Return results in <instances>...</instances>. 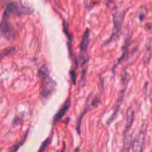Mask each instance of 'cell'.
<instances>
[{
    "mask_svg": "<svg viewBox=\"0 0 152 152\" xmlns=\"http://www.w3.org/2000/svg\"><path fill=\"white\" fill-rule=\"evenodd\" d=\"M39 75L42 80V90L40 93L42 99H47L50 97L55 88L54 82L49 77L48 70L46 66H42L39 69Z\"/></svg>",
    "mask_w": 152,
    "mask_h": 152,
    "instance_id": "cell-1",
    "label": "cell"
},
{
    "mask_svg": "<svg viewBox=\"0 0 152 152\" xmlns=\"http://www.w3.org/2000/svg\"><path fill=\"white\" fill-rule=\"evenodd\" d=\"M33 12L29 7L23 6L17 1H13L7 4L3 13L2 18L8 19L9 18H13L20 15L31 14Z\"/></svg>",
    "mask_w": 152,
    "mask_h": 152,
    "instance_id": "cell-2",
    "label": "cell"
},
{
    "mask_svg": "<svg viewBox=\"0 0 152 152\" xmlns=\"http://www.w3.org/2000/svg\"><path fill=\"white\" fill-rule=\"evenodd\" d=\"M0 36L9 42L16 39V31L8 19L2 18L0 23Z\"/></svg>",
    "mask_w": 152,
    "mask_h": 152,
    "instance_id": "cell-3",
    "label": "cell"
},
{
    "mask_svg": "<svg viewBox=\"0 0 152 152\" xmlns=\"http://www.w3.org/2000/svg\"><path fill=\"white\" fill-rule=\"evenodd\" d=\"M124 16H125V13H122V14H120L119 13H114V31H113L112 36H111V38L109 39L108 42H111V40H112L113 39L115 38V37L117 36V34L120 33Z\"/></svg>",
    "mask_w": 152,
    "mask_h": 152,
    "instance_id": "cell-4",
    "label": "cell"
},
{
    "mask_svg": "<svg viewBox=\"0 0 152 152\" xmlns=\"http://www.w3.org/2000/svg\"><path fill=\"white\" fill-rule=\"evenodd\" d=\"M70 106H71V101H70V99H68V100L65 102V103L63 105V106L59 110V111H58V112L56 113V115H55L54 119H53V123H54V124L56 123H57L59 120H60L63 117V116L66 114L68 110L69 109Z\"/></svg>",
    "mask_w": 152,
    "mask_h": 152,
    "instance_id": "cell-5",
    "label": "cell"
},
{
    "mask_svg": "<svg viewBox=\"0 0 152 152\" xmlns=\"http://www.w3.org/2000/svg\"><path fill=\"white\" fill-rule=\"evenodd\" d=\"M89 42V30L87 29L83 35L81 43H80V52L83 53H86L87 51L88 46Z\"/></svg>",
    "mask_w": 152,
    "mask_h": 152,
    "instance_id": "cell-6",
    "label": "cell"
},
{
    "mask_svg": "<svg viewBox=\"0 0 152 152\" xmlns=\"http://www.w3.org/2000/svg\"><path fill=\"white\" fill-rule=\"evenodd\" d=\"M15 50H16V48H7L2 50L0 52V60L5 57V56H7L14 53Z\"/></svg>",
    "mask_w": 152,
    "mask_h": 152,
    "instance_id": "cell-7",
    "label": "cell"
},
{
    "mask_svg": "<svg viewBox=\"0 0 152 152\" xmlns=\"http://www.w3.org/2000/svg\"><path fill=\"white\" fill-rule=\"evenodd\" d=\"M50 138H48V139H46L45 140L42 142V144L41 145V147H40V148L39 151H43V150H44L45 148L46 147L49 145V143H50Z\"/></svg>",
    "mask_w": 152,
    "mask_h": 152,
    "instance_id": "cell-8",
    "label": "cell"
},
{
    "mask_svg": "<svg viewBox=\"0 0 152 152\" xmlns=\"http://www.w3.org/2000/svg\"><path fill=\"white\" fill-rule=\"evenodd\" d=\"M70 74H71V78L72 80L73 83L75 84V80H76V74H75V71H71L70 72Z\"/></svg>",
    "mask_w": 152,
    "mask_h": 152,
    "instance_id": "cell-9",
    "label": "cell"
},
{
    "mask_svg": "<svg viewBox=\"0 0 152 152\" xmlns=\"http://www.w3.org/2000/svg\"><path fill=\"white\" fill-rule=\"evenodd\" d=\"M105 2L107 3V4H111V3H112L114 0H105Z\"/></svg>",
    "mask_w": 152,
    "mask_h": 152,
    "instance_id": "cell-10",
    "label": "cell"
}]
</instances>
